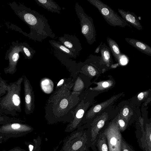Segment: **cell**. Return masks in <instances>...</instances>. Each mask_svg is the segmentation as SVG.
Masks as SVG:
<instances>
[{
    "label": "cell",
    "instance_id": "cell-28",
    "mask_svg": "<svg viewBox=\"0 0 151 151\" xmlns=\"http://www.w3.org/2000/svg\"><path fill=\"white\" fill-rule=\"evenodd\" d=\"M20 125L18 124H12V127L14 129H17L20 128Z\"/></svg>",
    "mask_w": 151,
    "mask_h": 151
},
{
    "label": "cell",
    "instance_id": "cell-31",
    "mask_svg": "<svg viewBox=\"0 0 151 151\" xmlns=\"http://www.w3.org/2000/svg\"><path fill=\"white\" fill-rule=\"evenodd\" d=\"M63 81L64 80L63 79H62L58 83L57 86H60V85L62 84L63 83Z\"/></svg>",
    "mask_w": 151,
    "mask_h": 151
},
{
    "label": "cell",
    "instance_id": "cell-12",
    "mask_svg": "<svg viewBox=\"0 0 151 151\" xmlns=\"http://www.w3.org/2000/svg\"><path fill=\"white\" fill-rule=\"evenodd\" d=\"M106 40L111 52L115 60L120 63L123 55L118 44L114 40L109 37H107Z\"/></svg>",
    "mask_w": 151,
    "mask_h": 151
},
{
    "label": "cell",
    "instance_id": "cell-19",
    "mask_svg": "<svg viewBox=\"0 0 151 151\" xmlns=\"http://www.w3.org/2000/svg\"><path fill=\"white\" fill-rule=\"evenodd\" d=\"M52 83L50 82L48 79H45L41 83V86L44 91L46 93H50L52 90Z\"/></svg>",
    "mask_w": 151,
    "mask_h": 151
},
{
    "label": "cell",
    "instance_id": "cell-13",
    "mask_svg": "<svg viewBox=\"0 0 151 151\" xmlns=\"http://www.w3.org/2000/svg\"><path fill=\"white\" fill-rule=\"evenodd\" d=\"M100 52L101 54V62L107 66H109L112 63L113 61L111 51L109 47L104 43L101 47Z\"/></svg>",
    "mask_w": 151,
    "mask_h": 151
},
{
    "label": "cell",
    "instance_id": "cell-22",
    "mask_svg": "<svg viewBox=\"0 0 151 151\" xmlns=\"http://www.w3.org/2000/svg\"><path fill=\"white\" fill-rule=\"evenodd\" d=\"M98 85H100V86H98L97 87V89H103L105 88H107L109 86L110 84V81H104L103 82L101 83H99L98 84Z\"/></svg>",
    "mask_w": 151,
    "mask_h": 151
},
{
    "label": "cell",
    "instance_id": "cell-33",
    "mask_svg": "<svg viewBox=\"0 0 151 151\" xmlns=\"http://www.w3.org/2000/svg\"><path fill=\"white\" fill-rule=\"evenodd\" d=\"M86 150H85V151H86Z\"/></svg>",
    "mask_w": 151,
    "mask_h": 151
},
{
    "label": "cell",
    "instance_id": "cell-2",
    "mask_svg": "<svg viewBox=\"0 0 151 151\" xmlns=\"http://www.w3.org/2000/svg\"><path fill=\"white\" fill-rule=\"evenodd\" d=\"M75 9L80 20L81 33L90 45L96 41V30L92 17L87 15L82 6L76 3Z\"/></svg>",
    "mask_w": 151,
    "mask_h": 151
},
{
    "label": "cell",
    "instance_id": "cell-4",
    "mask_svg": "<svg viewBox=\"0 0 151 151\" xmlns=\"http://www.w3.org/2000/svg\"><path fill=\"white\" fill-rule=\"evenodd\" d=\"M116 121L110 123L103 132L106 136L109 151H122L121 143L122 137Z\"/></svg>",
    "mask_w": 151,
    "mask_h": 151
},
{
    "label": "cell",
    "instance_id": "cell-7",
    "mask_svg": "<svg viewBox=\"0 0 151 151\" xmlns=\"http://www.w3.org/2000/svg\"><path fill=\"white\" fill-rule=\"evenodd\" d=\"M108 118L107 114L104 113L96 118L91 124L90 131V142L92 145L93 146L95 145L99 132L104 126Z\"/></svg>",
    "mask_w": 151,
    "mask_h": 151
},
{
    "label": "cell",
    "instance_id": "cell-30",
    "mask_svg": "<svg viewBox=\"0 0 151 151\" xmlns=\"http://www.w3.org/2000/svg\"><path fill=\"white\" fill-rule=\"evenodd\" d=\"M144 94L143 92H141L139 93L137 96L139 100H142L143 98Z\"/></svg>",
    "mask_w": 151,
    "mask_h": 151
},
{
    "label": "cell",
    "instance_id": "cell-32",
    "mask_svg": "<svg viewBox=\"0 0 151 151\" xmlns=\"http://www.w3.org/2000/svg\"><path fill=\"white\" fill-rule=\"evenodd\" d=\"M29 148L30 151H32L33 148V146L32 145H29Z\"/></svg>",
    "mask_w": 151,
    "mask_h": 151
},
{
    "label": "cell",
    "instance_id": "cell-15",
    "mask_svg": "<svg viewBox=\"0 0 151 151\" xmlns=\"http://www.w3.org/2000/svg\"><path fill=\"white\" fill-rule=\"evenodd\" d=\"M49 42L51 45L55 49L63 52L71 58H76L77 54L71 51L59 41L54 40H50Z\"/></svg>",
    "mask_w": 151,
    "mask_h": 151
},
{
    "label": "cell",
    "instance_id": "cell-23",
    "mask_svg": "<svg viewBox=\"0 0 151 151\" xmlns=\"http://www.w3.org/2000/svg\"><path fill=\"white\" fill-rule=\"evenodd\" d=\"M12 101L14 104L15 106L19 105L20 103L19 97L17 94H14L12 97Z\"/></svg>",
    "mask_w": 151,
    "mask_h": 151
},
{
    "label": "cell",
    "instance_id": "cell-9",
    "mask_svg": "<svg viewBox=\"0 0 151 151\" xmlns=\"http://www.w3.org/2000/svg\"><path fill=\"white\" fill-rule=\"evenodd\" d=\"M137 138L139 145L144 151H151V128L146 129Z\"/></svg>",
    "mask_w": 151,
    "mask_h": 151
},
{
    "label": "cell",
    "instance_id": "cell-8",
    "mask_svg": "<svg viewBox=\"0 0 151 151\" xmlns=\"http://www.w3.org/2000/svg\"><path fill=\"white\" fill-rule=\"evenodd\" d=\"M118 11L122 18L129 24H130L138 30L142 29L143 27L136 15L129 11H125L122 9H118Z\"/></svg>",
    "mask_w": 151,
    "mask_h": 151
},
{
    "label": "cell",
    "instance_id": "cell-1",
    "mask_svg": "<svg viewBox=\"0 0 151 151\" xmlns=\"http://www.w3.org/2000/svg\"><path fill=\"white\" fill-rule=\"evenodd\" d=\"M8 4L15 14L30 29L29 34L19 31L20 32L30 39L40 42L48 37L55 38V34L51 28L47 19L43 15L20 2L18 4L13 1Z\"/></svg>",
    "mask_w": 151,
    "mask_h": 151
},
{
    "label": "cell",
    "instance_id": "cell-6",
    "mask_svg": "<svg viewBox=\"0 0 151 151\" xmlns=\"http://www.w3.org/2000/svg\"><path fill=\"white\" fill-rule=\"evenodd\" d=\"M59 41L78 56L82 48L79 40L74 35L64 34L58 38Z\"/></svg>",
    "mask_w": 151,
    "mask_h": 151
},
{
    "label": "cell",
    "instance_id": "cell-27",
    "mask_svg": "<svg viewBox=\"0 0 151 151\" xmlns=\"http://www.w3.org/2000/svg\"><path fill=\"white\" fill-rule=\"evenodd\" d=\"M31 97L29 95H27L25 97V101L27 104H29L31 101Z\"/></svg>",
    "mask_w": 151,
    "mask_h": 151
},
{
    "label": "cell",
    "instance_id": "cell-17",
    "mask_svg": "<svg viewBox=\"0 0 151 151\" xmlns=\"http://www.w3.org/2000/svg\"><path fill=\"white\" fill-rule=\"evenodd\" d=\"M96 142L98 151H109L106 138L103 132L99 134Z\"/></svg>",
    "mask_w": 151,
    "mask_h": 151
},
{
    "label": "cell",
    "instance_id": "cell-16",
    "mask_svg": "<svg viewBox=\"0 0 151 151\" xmlns=\"http://www.w3.org/2000/svg\"><path fill=\"white\" fill-rule=\"evenodd\" d=\"M84 113V111L82 109H80L77 111L74 119L69 125V131H74V130L77 128L81 120Z\"/></svg>",
    "mask_w": 151,
    "mask_h": 151
},
{
    "label": "cell",
    "instance_id": "cell-29",
    "mask_svg": "<svg viewBox=\"0 0 151 151\" xmlns=\"http://www.w3.org/2000/svg\"><path fill=\"white\" fill-rule=\"evenodd\" d=\"M102 42H101L100 44L98 46L97 48L95 49L94 51V53H98L100 51V49L101 45H102Z\"/></svg>",
    "mask_w": 151,
    "mask_h": 151
},
{
    "label": "cell",
    "instance_id": "cell-25",
    "mask_svg": "<svg viewBox=\"0 0 151 151\" xmlns=\"http://www.w3.org/2000/svg\"><path fill=\"white\" fill-rule=\"evenodd\" d=\"M68 104V101L66 99L62 100L60 103V106L62 109H65L67 106Z\"/></svg>",
    "mask_w": 151,
    "mask_h": 151
},
{
    "label": "cell",
    "instance_id": "cell-20",
    "mask_svg": "<svg viewBox=\"0 0 151 151\" xmlns=\"http://www.w3.org/2000/svg\"><path fill=\"white\" fill-rule=\"evenodd\" d=\"M122 151H135L132 146L127 143L122 138L121 143Z\"/></svg>",
    "mask_w": 151,
    "mask_h": 151
},
{
    "label": "cell",
    "instance_id": "cell-3",
    "mask_svg": "<svg viewBox=\"0 0 151 151\" xmlns=\"http://www.w3.org/2000/svg\"><path fill=\"white\" fill-rule=\"evenodd\" d=\"M96 7L107 23L113 27H130L122 17L119 16L107 5L100 0H87Z\"/></svg>",
    "mask_w": 151,
    "mask_h": 151
},
{
    "label": "cell",
    "instance_id": "cell-21",
    "mask_svg": "<svg viewBox=\"0 0 151 151\" xmlns=\"http://www.w3.org/2000/svg\"><path fill=\"white\" fill-rule=\"evenodd\" d=\"M117 122L120 132L124 131L126 129L127 125L124 120L120 118L118 119Z\"/></svg>",
    "mask_w": 151,
    "mask_h": 151
},
{
    "label": "cell",
    "instance_id": "cell-24",
    "mask_svg": "<svg viewBox=\"0 0 151 151\" xmlns=\"http://www.w3.org/2000/svg\"><path fill=\"white\" fill-rule=\"evenodd\" d=\"M87 70L91 76H94L96 74V70L93 66L91 65H88L87 67Z\"/></svg>",
    "mask_w": 151,
    "mask_h": 151
},
{
    "label": "cell",
    "instance_id": "cell-26",
    "mask_svg": "<svg viewBox=\"0 0 151 151\" xmlns=\"http://www.w3.org/2000/svg\"><path fill=\"white\" fill-rule=\"evenodd\" d=\"M129 112V110L127 108H125L123 110L122 115L124 117H126L128 115Z\"/></svg>",
    "mask_w": 151,
    "mask_h": 151
},
{
    "label": "cell",
    "instance_id": "cell-18",
    "mask_svg": "<svg viewBox=\"0 0 151 151\" xmlns=\"http://www.w3.org/2000/svg\"><path fill=\"white\" fill-rule=\"evenodd\" d=\"M23 43V49L25 58L28 59H32L34 54L36 53V51L30 47L27 42Z\"/></svg>",
    "mask_w": 151,
    "mask_h": 151
},
{
    "label": "cell",
    "instance_id": "cell-10",
    "mask_svg": "<svg viewBox=\"0 0 151 151\" xmlns=\"http://www.w3.org/2000/svg\"><path fill=\"white\" fill-rule=\"evenodd\" d=\"M125 41L141 52L151 56V47L145 43L133 38H125Z\"/></svg>",
    "mask_w": 151,
    "mask_h": 151
},
{
    "label": "cell",
    "instance_id": "cell-14",
    "mask_svg": "<svg viewBox=\"0 0 151 151\" xmlns=\"http://www.w3.org/2000/svg\"><path fill=\"white\" fill-rule=\"evenodd\" d=\"M116 98L115 96H113L107 101L94 106L88 112L86 116V118L89 119L93 118L97 113L113 103Z\"/></svg>",
    "mask_w": 151,
    "mask_h": 151
},
{
    "label": "cell",
    "instance_id": "cell-11",
    "mask_svg": "<svg viewBox=\"0 0 151 151\" xmlns=\"http://www.w3.org/2000/svg\"><path fill=\"white\" fill-rule=\"evenodd\" d=\"M35 1L38 5L49 12L61 13V8L53 0H35Z\"/></svg>",
    "mask_w": 151,
    "mask_h": 151
},
{
    "label": "cell",
    "instance_id": "cell-5",
    "mask_svg": "<svg viewBox=\"0 0 151 151\" xmlns=\"http://www.w3.org/2000/svg\"><path fill=\"white\" fill-rule=\"evenodd\" d=\"M23 43L19 42L18 41L13 42L5 54V59L9 60L10 67L14 68L17 64L19 57V53L21 52L23 55Z\"/></svg>",
    "mask_w": 151,
    "mask_h": 151
}]
</instances>
